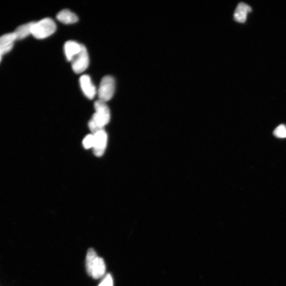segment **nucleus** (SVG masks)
Masks as SVG:
<instances>
[{
	"label": "nucleus",
	"instance_id": "obj_1",
	"mask_svg": "<svg viewBox=\"0 0 286 286\" xmlns=\"http://www.w3.org/2000/svg\"><path fill=\"white\" fill-rule=\"evenodd\" d=\"M94 106L96 112L88 124L93 134L104 130V126L109 123L110 119V110L105 102L99 99L95 102Z\"/></svg>",
	"mask_w": 286,
	"mask_h": 286
},
{
	"label": "nucleus",
	"instance_id": "obj_2",
	"mask_svg": "<svg viewBox=\"0 0 286 286\" xmlns=\"http://www.w3.org/2000/svg\"><path fill=\"white\" fill-rule=\"evenodd\" d=\"M56 30L55 22L52 19L46 18L34 23L31 29V34L37 39H44L54 34Z\"/></svg>",
	"mask_w": 286,
	"mask_h": 286
},
{
	"label": "nucleus",
	"instance_id": "obj_3",
	"mask_svg": "<svg viewBox=\"0 0 286 286\" xmlns=\"http://www.w3.org/2000/svg\"><path fill=\"white\" fill-rule=\"evenodd\" d=\"M115 90V82L114 78L110 76L104 77L102 79L98 89L99 100L107 102L112 98Z\"/></svg>",
	"mask_w": 286,
	"mask_h": 286
},
{
	"label": "nucleus",
	"instance_id": "obj_4",
	"mask_svg": "<svg viewBox=\"0 0 286 286\" xmlns=\"http://www.w3.org/2000/svg\"><path fill=\"white\" fill-rule=\"evenodd\" d=\"M72 68L77 74L87 69L89 64V57L87 50L83 45L80 52L72 60Z\"/></svg>",
	"mask_w": 286,
	"mask_h": 286
},
{
	"label": "nucleus",
	"instance_id": "obj_5",
	"mask_svg": "<svg viewBox=\"0 0 286 286\" xmlns=\"http://www.w3.org/2000/svg\"><path fill=\"white\" fill-rule=\"evenodd\" d=\"M95 136V145L94 153L96 156L101 157L104 154L107 144V134L104 130H102L94 134Z\"/></svg>",
	"mask_w": 286,
	"mask_h": 286
},
{
	"label": "nucleus",
	"instance_id": "obj_6",
	"mask_svg": "<svg viewBox=\"0 0 286 286\" xmlns=\"http://www.w3.org/2000/svg\"><path fill=\"white\" fill-rule=\"evenodd\" d=\"M79 83L86 97L90 100L94 99L97 94V90L90 77L88 75L81 76L79 78Z\"/></svg>",
	"mask_w": 286,
	"mask_h": 286
},
{
	"label": "nucleus",
	"instance_id": "obj_7",
	"mask_svg": "<svg viewBox=\"0 0 286 286\" xmlns=\"http://www.w3.org/2000/svg\"><path fill=\"white\" fill-rule=\"evenodd\" d=\"M82 45L75 41L66 42L64 46L65 54L68 61L71 62L73 58L80 52Z\"/></svg>",
	"mask_w": 286,
	"mask_h": 286
},
{
	"label": "nucleus",
	"instance_id": "obj_8",
	"mask_svg": "<svg viewBox=\"0 0 286 286\" xmlns=\"http://www.w3.org/2000/svg\"><path fill=\"white\" fill-rule=\"evenodd\" d=\"M252 11L251 6L248 4L239 3L234 13L235 21L240 23H244L247 21L248 13Z\"/></svg>",
	"mask_w": 286,
	"mask_h": 286
},
{
	"label": "nucleus",
	"instance_id": "obj_9",
	"mask_svg": "<svg viewBox=\"0 0 286 286\" xmlns=\"http://www.w3.org/2000/svg\"><path fill=\"white\" fill-rule=\"evenodd\" d=\"M106 267L104 259L98 257L93 265L91 277L95 279L103 277L105 272Z\"/></svg>",
	"mask_w": 286,
	"mask_h": 286
},
{
	"label": "nucleus",
	"instance_id": "obj_10",
	"mask_svg": "<svg viewBox=\"0 0 286 286\" xmlns=\"http://www.w3.org/2000/svg\"><path fill=\"white\" fill-rule=\"evenodd\" d=\"M58 21L64 24H75L78 21V17L75 13L68 9H65L60 11L57 15Z\"/></svg>",
	"mask_w": 286,
	"mask_h": 286
},
{
	"label": "nucleus",
	"instance_id": "obj_11",
	"mask_svg": "<svg viewBox=\"0 0 286 286\" xmlns=\"http://www.w3.org/2000/svg\"><path fill=\"white\" fill-rule=\"evenodd\" d=\"M34 23H29L19 26L15 32L17 39H22L31 34V29Z\"/></svg>",
	"mask_w": 286,
	"mask_h": 286
},
{
	"label": "nucleus",
	"instance_id": "obj_12",
	"mask_svg": "<svg viewBox=\"0 0 286 286\" xmlns=\"http://www.w3.org/2000/svg\"><path fill=\"white\" fill-rule=\"evenodd\" d=\"M98 257L94 249L90 248L88 250L86 257V269L89 276H91L93 265Z\"/></svg>",
	"mask_w": 286,
	"mask_h": 286
},
{
	"label": "nucleus",
	"instance_id": "obj_13",
	"mask_svg": "<svg viewBox=\"0 0 286 286\" xmlns=\"http://www.w3.org/2000/svg\"><path fill=\"white\" fill-rule=\"evenodd\" d=\"M16 39L17 37L15 32L4 35L0 37V47H4V46L13 44V42Z\"/></svg>",
	"mask_w": 286,
	"mask_h": 286
},
{
	"label": "nucleus",
	"instance_id": "obj_14",
	"mask_svg": "<svg viewBox=\"0 0 286 286\" xmlns=\"http://www.w3.org/2000/svg\"><path fill=\"white\" fill-rule=\"evenodd\" d=\"M83 145L85 149L94 148L95 145V136L94 134H89L83 139Z\"/></svg>",
	"mask_w": 286,
	"mask_h": 286
},
{
	"label": "nucleus",
	"instance_id": "obj_15",
	"mask_svg": "<svg viewBox=\"0 0 286 286\" xmlns=\"http://www.w3.org/2000/svg\"><path fill=\"white\" fill-rule=\"evenodd\" d=\"M273 133L274 135L277 138H286V125L282 124L278 126Z\"/></svg>",
	"mask_w": 286,
	"mask_h": 286
},
{
	"label": "nucleus",
	"instance_id": "obj_16",
	"mask_svg": "<svg viewBox=\"0 0 286 286\" xmlns=\"http://www.w3.org/2000/svg\"><path fill=\"white\" fill-rule=\"evenodd\" d=\"M98 286H114L113 279L110 274H108L104 278L103 281Z\"/></svg>",
	"mask_w": 286,
	"mask_h": 286
},
{
	"label": "nucleus",
	"instance_id": "obj_17",
	"mask_svg": "<svg viewBox=\"0 0 286 286\" xmlns=\"http://www.w3.org/2000/svg\"><path fill=\"white\" fill-rule=\"evenodd\" d=\"M1 56H2V55H1V54H0V61H1Z\"/></svg>",
	"mask_w": 286,
	"mask_h": 286
},
{
	"label": "nucleus",
	"instance_id": "obj_18",
	"mask_svg": "<svg viewBox=\"0 0 286 286\" xmlns=\"http://www.w3.org/2000/svg\"></svg>",
	"mask_w": 286,
	"mask_h": 286
}]
</instances>
